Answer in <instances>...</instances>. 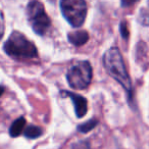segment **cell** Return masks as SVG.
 <instances>
[{
    "instance_id": "12",
    "label": "cell",
    "mask_w": 149,
    "mask_h": 149,
    "mask_svg": "<svg viewBox=\"0 0 149 149\" xmlns=\"http://www.w3.org/2000/svg\"><path fill=\"white\" fill-rule=\"evenodd\" d=\"M72 149H90V146L85 141H80L79 143H77V144H74L72 146Z\"/></svg>"
},
{
    "instance_id": "7",
    "label": "cell",
    "mask_w": 149,
    "mask_h": 149,
    "mask_svg": "<svg viewBox=\"0 0 149 149\" xmlns=\"http://www.w3.org/2000/svg\"><path fill=\"white\" fill-rule=\"evenodd\" d=\"M68 39L70 43L74 46H82L87 43L89 40V35L86 31H74L70 32L68 35Z\"/></svg>"
},
{
    "instance_id": "10",
    "label": "cell",
    "mask_w": 149,
    "mask_h": 149,
    "mask_svg": "<svg viewBox=\"0 0 149 149\" xmlns=\"http://www.w3.org/2000/svg\"><path fill=\"white\" fill-rule=\"evenodd\" d=\"M97 124H98V122L96 120H88V122L84 123V124L80 125V126L78 127V130L82 133H88L91 130H93V129L97 126Z\"/></svg>"
},
{
    "instance_id": "1",
    "label": "cell",
    "mask_w": 149,
    "mask_h": 149,
    "mask_svg": "<svg viewBox=\"0 0 149 149\" xmlns=\"http://www.w3.org/2000/svg\"><path fill=\"white\" fill-rule=\"evenodd\" d=\"M103 64L107 74L118 81L128 92L132 91V82L118 48L111 47L104 53Z\"/></svg>"
},
{
    "instance_id": "4",
    "label": "cell",
    "mask_w": 149,
    "mask_h": 149,
    "mask_svg": "<svg viewBox=\"0 0 149 149\" xmlns=\"http://www.w3.org/2000/svg\"><path fill=\"white\" fill-rule=\"evenodd\" d=\"M66 79L72 89H86L92 80V66L90 62L82 60L74 63L68 68Z\"/></svg>"
},
{
    "instance_id": "3",
    "label": "cell",
    "mask_w": 149,
    "mask_h": 149,
    "mask_svg": "<svg viewBox=\"0 0 149 149\" xmlns=\"http://www.w3.org/2000/svg\"><path fill=\"white\" fill-rule=\"evenodd\" d=\"M27 17L32 29L38 35H45L50 29L51 21L44 6L38 0H31L27 6Z\"/></svg>"
},
{
    "instance_id": "11",
    "label": "cell",
    "mask_w": 149,
    "mask_h": 149,
    "mask_svg": "<svg viewBox=\"0 0 149 149\" xmlns=\"http://www.w3.org/2000/svg\"><path fill=\"white\" fill-rule=\"evenodd\" d=\"M120 35H122V37L125 38V39H128L129 38V30H128V27H127L126 22H122V23H120Z\"/></svg>"
},
{
    "instance_id": "8",
    "label": "cell",
    "mask_w": 149,
    "mask_h": 149,
    "mask_svg": "<svg viewBox=\"0 0 149 149\" xmlns=\"http://www.w3.org/2000/svg\"><path fill=\"white\" fill-rule=\"evenodd\" d=\"M25 126H26L25 118L21 116V118H17V120L11 124L10 128H9V134H10V136L19 137V135L23 133V131L25 130Z\"/></svg>"
},
{
    "instance_id": "9",
    "label": "cell",
    "mask_w": 149,
    "mask_h": 149,
    "mask_svg": "<svg viewBox=\"0 0 149 149\" xmlns=\"http://www.w3.org/2000/svg\"><path fill=\"white\" fill-rule=\"evenodd\" d=\"M24 134L29 139H36L42 135V130L41 128H39L37 126H28L25 129Z\"/></svg>"
},
{
    "instance_id": "6",
    "label": "cell",
    "mask_w": 149,
    "mask_h": 149,
    "mask_svg": "<svg viewBox=\"0 0 149 149\" xmlns=\"http://www.w3.org/2000/svg\"><path fill=\"white\" fill-rule=\"evenodd\" d=\"M64 95L68 96L72 99V101L74 102V111L77 114L78 118H83L88 110V105H87V100L86 98H84L83 96L78 95V94L72 93V92H62Z\"/></svg>"
},
{
    "instance_id": "13",
    "label": "cell",
    "mask_w": 149,
    "mask_h": 149,
    "mask_svg": "<svg viewBox=\"0 0 149 149\" xmlns=\"http://www.w3.org/2000/svg\"><path fill=\"white\" fill-rule=\"evenodd\" d=\"M139 1V0H120V4L123 7H129L131 5L135 4V3Z\"/></svg>"
},
{
    "instance_id": "2",
    "label": "cell",
    "mask_w": 149,
    "mask_h": 149,
    "mask_svg": "<svg viewBox=\"0 0 149 149\" xmlns=\"http://www.w3.org/2000/svg\"><path fill=\"white\" fill-rule=\"evenodd\" d=\"M5 53L17 59H30L37 57L38 51L35 44L17 31L10 34L3 46Z\"/></svg>"
},
{
    "instance_id": "5",
    "label": "cell",
    "mask_w": 149,
    "mask_h": 149,
    "mask_svg": "<svg viewBox=\"0 0 149 149\" xmlns=\"http://www.w3.org/2000/svg\"><path fill=\"white\" fill-rule=\"evenodd\" d=\"M60 10L72 27L79 28L86 19L87 4L85 0H60Z\"/></svg>"
}]
</instances>
